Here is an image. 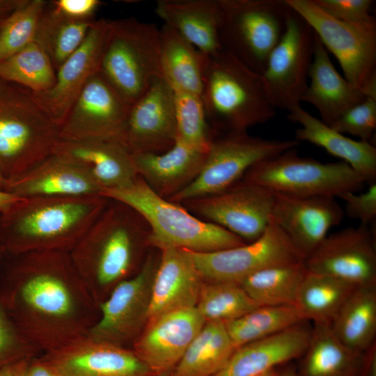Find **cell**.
<instances>
[{
    "label": "cell",
    "instance_id": "6da1fadb",
    "mask_svg": "<svg viewBox=\"0 0 376 376\" xmlns=\"http://www.w3.org/2000/svg\"><path fill=\"white\" fill-rule=\"evenodd\" d=\"M109 202L101 195L22 198L0 214V236L18 251L75 246Z\"/></svg>",
    "mask_w": 376,
    "mask_h": 376
},
{
    "label": "cell",
    "instance_id": "7a4b0ae2",
    "mask_svg": "<svg viewBox=\"0 0 376 376\" xmlns=\"http://www.w3.org/2000/svg\"><path fill=\"white\" fill-rule=\"evenodd\" d=\"M201 97L217 134L246 132L276 113L261 75L223 49L208 56Z\"/></svg>",
    "mask_w": 376,
    "mask_h": 376
},
{
    "label": "cell",
    "instance_id": "3957f363",
    "mask_svg": "<svg viewBox=\"0 0 376 376\" xmlns=\"http://www.w3.org/2000/svg\"><path fill=\"white\" fill-rule=\"evenodd\" d=\"M100 195L136 211L150 228V244L159 249L172 247L203 253L245 243L225 228L198 219L177 203L157 195L139 177L128 186L103 189Z\"/></svg>",
    "mask_w": 376,
    "mask_h": 376
},
{
    "label": "cell",
    "instance_id": "277c9868",
    "mask_svg": "<svg viewBox=\"0 0 376 376\" xmlns=\"http://www.w3.org/2000/svg\"><path fill=\"white\" fill-rule=\"evenodd\" d=\"M60 127L28 89L0 79V171L8 182L52 155Z\"/></svg>",
    "mask_w": 376,
    "mask_h": 376
},
{
    "label": "cell",
    "instance_id": "5b68a950",
    "mask_svg": "<svg viewBox=\"0 0 376 376\" xmlns=\"http://www.w3.org/2000/svg\"><path fill=\"white\" fill-rule=\"evenodd\" d=\"M99 72L130 107L164 78L159 29L134 17L109 20Z\"/></svg>",
    "mask_w": 376,
    "mask_h": 376
},
{
    "label": "cell",
    "instance_id": "8992f818",
    "mask_svg": "<svg viewBox=\"0 0 376 376\" xmlns=\"http://www.w3.org/2000/svg\"><path fill=\"white\" fill-rule=\"evenodd\" d=\"M150 230L145 219L130 206L110 200L75 245V260L93 271L102 285L126 275L134 263L137 246L150 244Z\"/></svg>",
    "mask_w": 376,
    "mask_h": 376
},
{
    "label": "cell",
    "instance_id": "52a82bcc",
    "mask_svg": "<svg viewBox=\"0 0 376 376\" xmlns=\"http://www.w3.org/2000/svg\"><path fill=\"white\" fill-rule=\"evenodd\" d=\"M219 5L221 49L261 74L292 8L285 0H219Z\"/></svg>",
    "mask_w": 376,
    "mask_h": 376
},
{
    "label": "cell",
    "instance_id": "ba28073f",
    "mask_svg": "<svg viewBox=\"0 0 376 376\" xmlns=\"http://www.w3.org/2000/svg\"><path fill=\"white\" fill-rule=\"evenodd\" d=\"M241 180L274 193L334 198L347 192H357L365 183L346 162L322 163L299 157L296 148L260 161L250 168Z\"/></svg>",
    "mask_w": 376,
    "mask_h": 376
},
{
    "label": "cell",
    "instance_id": "9c48e42d",
    "mask_svg": "<svg viewBox=\"0 0 376 376\" xmlns=\"http://www.w3.org/2000/svg\"><path fill=\"white\" fill-rule=\"evenodd\" d=\"M295 139H265L246 132L217 134L205 152L201 169L185 188L169 201H185L221 192L240 181L257 163L297 148Z\"/></svg>",
    "mask_w": 376,
    "mask_h": 376
},
{
    "label": "cell",
    "instance_id": "30bf717a",
    "mask_svg": "<svg viewBox=\"0 0 376 376\" xmlns=\"http://www.w3.org/2000/svg\"><path fill=\"white\" fill-rule=\"evenodd\" d=\"M310 26L327 51L336 58L344 77L365 92L376 79V19L349 23L335 19L313 0H285Z\"/></svg>",
    "mask_w": 376,
    "mask_h": 376
},
{
    "label": "cell",
    "instance_id": "8fae6325",
    "mask_svg": "<svg viewBox=\"0 0 376 376\" xmlns=\"http://www.w3.org/2000/svg\"><path fill=\"white\" fill-rule=\"evenodd\" d=\"M313 48L314 32L292 9L285 31L260 74L267 97L275 109L290 112L300 106L308 84Z\"/></svg>",
    "mask_w": 376,
    "mask_h": 376
},
{
    "label": "cell",
    "instance_id": "7c38bea8",
    "mask_svg": "<svg viewBox=\"0 0 376 376\" xmlns=\"http://www.w3.org/2000/svg\"><path fill=\"white\" fill-rule=\"evenodd\" d=\"M203 281L240 283L251 274L271 266L304 262V257L270 219L264 233L253 242L212 252L184 249Z\"/></svg>",
    "mask_w": 376,
    "mask_h": 376
},
{
    "label": "cell",
    "instance_id": "4fadbf2b",
    "mask_svg": "<svg viewBox=\"0 0 376 376\" xmlns=\"http://www.w3.org/2000/svg\"><path fill=\"white\" fill-rule=\"evenodd\" d=\"M274 198L271 190L240 180L221 192L181 203L203 220L251 242L264 233L270 223Z\"/></svg>",
    "mask_w": 376,
    "mask_h": 376
},
{
    "label": "cell",
    "instance_id": "5bb4252c",
    "mask_svg": "<svg viewBox=\"0 0 376 376\" xmlns=\"http://www.w3.org/2000/svg\"><path fill=\"white\" fill-rule=\"evenodd\" d=\"M304 264L308 272L356 287L376 285L375 225L360 224L327 235Z\"/></svg>",
    "mask_w": 376,
    "mask_h": 376
},
{
    "label": "cell",
    "instance_id": "9a60e30c",
    "mask_svg": "<svg viewBox=\"0 0 376 376\" xmlns=\"http://www.w3.org/2000/svg\"><path fill=\"white\" fill-rule=\"evenodd\" d=\"M130 108L98 71L88 80L61 124L60 139H106L124 143Z\"/></svg>",
    "mask_w": 376,
    "mask_h": 376
},
{
    "label": "cell",
    "instance_id": "2e32d148",
    "mask_svg": "<svg viewBox=\"0 0 376 376\" xmlns=\"http://www.w3.org/2000/svg\"><path fill=\"white\" fill-rule=\"evenodd\" d=\"M176 139L173 91L164 78H159L130 106L123 141L132 155L162 153Z\"/></svg>",
    "mask_w": 376,
    "mask_h": 376
},
{
    "label": "cell",
    "instance_id": "e0dca14e",
    "mask_svg": "<svg viewBox=\"0 0 376 376\" xmlns=\"http://www.w3.org/2000/svg\"><path fill=\"white\" fill-rule=\"evenodd\" d=\"M344 214L334 197L274 193L270 219L305 259Z\"/></svg>",
    "mask_w": 376,
    "mask_h": 376
},
{
    "label": "cell",
    "instance_id": "ac0fdd59",
    "mask_svg": "<svg viewBox=\"0 0 376 376\" xmlns=\"http://www.w3.org/2000/svg\"><path fill=\"white\" fill-rule=\"evenodd\" d=\"M109 20H95L79 47L58 68L53 86L33 97L61 127L90 77L99 71Z\"/></svg>",
    "mask_w": 376,
    "mask_h": 376
},
{
    "label": "cell",
    "instance_id": "d6986e66",
    "mask_svg": "<svg viewBox=\"0 0 376 376\" xmlns=\"http://www.w3.org/2000/svg\"><path fill=\"white\" fill-rule=\"evenodd\" d=\"M158 263L148 256L139 273L118 283L102 304L101 318L92 331L97 343L111 344L124 340L147 321L150 288Z\"/></svg>",
    "mask_w": 376,
    "mask_h": 376
},
{
    "label": "cell",
    "instance_id": "ffe728a7",
    "mask_svg": "<svg viewBox=\"0 0 376 376\" xmlns=\"http://www.w3.org/2000/svg\"><path fill=\"white\" fill-rule=\"evenodd\" d=\"M205 322L196 307L161 315L148 322L134 352L157 376L169 375Z\"/></svg>",
    "mask_w": 376,
    "mask_h": 376
},
{
    "label": "cell",
    "instance_id": "44dd1931",
    "mask_svg": "<svg viewBox=\"0 0 376 376\" xmlns=\"http://www.w3.org/2000/svg\"><path fill=\"white\" fill-rule=\"evenodd\" d=\"M52 155L83 169L102 190L128 186L139 178L132 154L118 141L60 139Z\"/></svg>",
    "mask_w": 376,
    "mask_h": 376
},
{
    "label": "cell",
    "instance_id": "7402d4cb",
    "mask_svg": "<svg viewBox=\"0 0 376 376\" xmlns=\"http://www.w3.org/2000/svg\"><path fill=\"white\" fill-rule=\"evenodd\" d=\"M150 295L147 322L182 308L196 307L203 279L184 249H160Z\"/></svg>",
    "mask_w": 376,
    "mask_h": 376
},
{
    "label": "cell",
    "instance_id": "603a6c76",
    "mask_svg": "<svg viewBox=\"0 0 376 376\" xmlns=\"http://www.w3.org/2000/svg\"><path fill=\"white\" fill-rule=\"evenodd\" d=\"M306 322L238 347L214 376H258L299 359L311 334Z\"/></svg>",
    "mask_w": 376,
    "mask_h": 376
},
{
    "label": "cell",
    "instance_id": "cb8c5ba5",
    "mask_svg": "<svg viewBox=\"0 0 376 376\" xmlns=\"http://www.w3.org/2000/svg\"><path fill=\"white\" fill-rule=\"evenodd\" d=\"M310 79L301 102L318 111L321 120L331 126L345 111L360 102L366 93L354 87L334 66L329 52L314 33Z\"/></svg>",
    "mask_w": 376,
    "mask_h": 376
},
{
    "label": "cell",
    "instance_id": "d4e9b609",
    "mask_svg": "<svg viewBox=\"0 0 376 376\" xmlns=\"http://www.w3.org/2000/svg\"><path fill=\"white\" fill-rule=\"evenodd\" d=\"M205 152L176 139L162 153L132 155L138 176L157 195L169 198L190 184L198 174Z\"/></svg>",
    "mask_w": 376,
    "mask_h": 376
},
{
    "label": "cell",
    "instance_id": "484cf974",
    "mask_svg": "<svg viewBox=\"0 0 376 376\" xmlns=\"http://www.w3.org/2000/svg\"><path fill=\"white\" fill-rule=\"evenodd\" d=\"M102 190L83 169L54 155L8 182L6 189L19 198L100 195Z\"/></svg>",
    "mask_w": 376,
    "mask_h": 376
},
{
    "label": "cell",
    "instance_id": "4316f807",
    "mask_svg": "<svg viewBox=\"0 0 376 376\" xmlns=\"http://www.w3.org/2000/svg\"><path fill=\"white\" fill-rule=\"evenodd\" d=\"M60 376H157L135 352L99 343L45 360Z\"/></svg>",
    "mask_w": 376,
    "mask_h": 376
},
{
    "label": "cell",
    "instance_id": "83f0119b",
    "mask_svg": "<svg viewBox=\"0 0 376 376\" xmlns=\"http://www.w3.org/2000/svg\"><path fill=\"white\" fill-rule=\"evenodd\" d=\"M287 117L301 125L295 131V140L323 148L348 164L365 182H376V148L373 143L345 136L313 116L301 105L290 111Z\"/></svg>",
    "mask_w": 376,
    "mask_h": 376
},
{
    "label": "cell",
    "instance_id": "f1b7e54d",
    "mask_svg": "<svg viewBox=\"0 0 376 376\" xmlns=\"http://www.w3.org/2000/svg\"><path fill=\"white\" fill-rule=\"evenodd\" d=\"M157 15L207 55L221 49L219 0H159Z\"/></svg>",
    "mask_w": 376,
    "mask_h": 376
},
{
    "label": "cell",
    "instance_id": "f546056e",
    "mask_svg": "<svg viewBox=\"0 0 376 376\" xmlns=\"http://www.w3.org/2000/svg\"><path fill=\"white\" fill-rule=\"evenodd\" d=\"M363 356L343 345L329 324L313 323L297 373L298 376H358Z\"/></svg>",
    "mask_w": 376,
    "mask_h": 376
},
{
    "label": "cell",
    "instance_id": "4dcf8cb0",
    "mask_svg": "<svg viewBox=\"0 0 376 376\" xmlns=\"http://www.w3.org/2000/svg\"><path fill=\"white\" fill-rule=\"evenodd\" d=\"M159 54L164 79L171 88L201 95L209 55L166 24L159 29Z\"/></svg>",
    "mask_w": 376,
    "mask_h": 376
},
{
    "label": "cell",
    "instance_id": "1f68e13d",
    "mask_svg": "<svg viewBox=\"0 0 376 376\" xmlns=\"http://www.w3.org/2000/svg\"><path fill=\"white\" fill-rule=\"evenodd\" d=\"M330 325L347 347L361 354L368 350L375 343L376 285L357 287Z\"/></svg>",
    "mask_w": 376,
    "mask_h": 376
},
{
    "label": "cell",
    "instance_id": "d6a6232c",
    "mask_svg": "<svg viewBox=\"0 0 376 376\" xmlns=\"http://www.w3.org/2000/svg\"><path fill=\"white\" fill-rule=\"evenodd\" d=\"M236 348L224 322H206L170 376H214Z\"/></svg>",
    "mask_w": 376,
    "mask_h": 376
},
{
    "label": "cell",
    "instance_id": "836d02e7",
    "mask_svg": "<svg viewBox=\"0 0 376 376\" xmlns=\"http://www.w3.org/2000/svg\"><path fill=\"white\" fill-rule=\"evenodd\" d=\"M57 258L33 257L32 272L22 286L21 296L32 308L45 315L61 317L72 309V299L68 287L54 268Z\"/></svg>",
    "mask_w": 376,
    "mask_h": 376
},
{
    "label": "cell",
    "instance_id": "e575fe53",
    "mask_svg": "<svg viewBox=\"0 0 376 376\" xmlns=\"http://www.w3.org/2000/svg\"><path fill=\"white\" fill-rule=\"evenodd\" d=\"M356 288L337 278L306 270L295 304L307 321L331 324Z\"/></svg>",
    "mask_w": 376,
    "mask_h": 376
},
{
    "label": "cell",
    "instance_id": "d590c367",
    "mask_svg": "<svg viewBox=\"0 0 376 376\" xmlns=\"http://www.w3.org/2000/svg\"><path fill=\"white\" fill-rule=\"evenodd\" d=\"M304 262L260 269L239 284L258 306L295 304L306 274Z\"/></svg>",
    "mask_w": 376,
    "mask_h": 376
},
{
    "label": "cell",
    "instance_id": "8d00e7d4",
    "mask_svg": "<svg viewBox=\"0 0 376 376\" xmlns=\"http://www.w3.org/2000/svg\"><path fill=\"white\" fill-rule=\"evenodd\" d=\"M307 321L296 304L260 306L225 323L235 348Z\"/></svg>",
    "mask_w": 376,
    "mask_h": 376
},
{
    "label": "cell",
    "instance_id": "74e56055",
    "mask_svg": "<svg viewBox=\"0 0 376 376\" xmlns=\"http://www.w3.org/2000/svg\"><path fill=\"white\" fill-rule=\"evenodd\" d=\"M94 21L67 18L55 12L47 3L35 42L47 54L56 72L82 44Z\"/></svg>",
    "mask_w": 376,
    "mask_h": 376
},
{
    "label": "cell",
    "instance_id": "f35d334b",
    "mask_svg": "<svg viewBox=\"0 0 376 376\" xmlns=\"http://www.w3.org/2000/svg\"><path fill=\"white\" fill-rule=\"evenodd\" d=\"M56 73L50 58L35 41L0 61V79L31 93L50 89L56 81Z\"/></svg>",
    "mask_w": 376,
    "mask_h": 376
},
{
    "label": "cell",
    "instance_id": "ab89813d",
    "mask_svg": "<svg viewBox=\"0 0 376 376\" xmlns=\"http://www.w3.org/2000/svg\"><path fill=\"white\" fill-rule=\"evenodd\" d=\"M258 306L238 283H203L196 308L205 322H227Z\"/></svg>",
    "mask_w": 376,
    "mask_h": 376
},
{
    "label": "cell",
    "instance_id": "60d3db41",
    "mask_svg": "<svg viewBox=\"0 0 376 376\" xmlns=\"http://www.w3.org/2000/svg\"><path fill=\"white\" fill-rule=\"evenodd\" d=\"M173 91L177 139L205 152L217 133L207 121L201 95L180 89L173 88Z\"/></svg>",
    "mask_w": 376,
    "mask_h": 376
},
{
    "label": "cell",
    "instance_id": "b9f144b4",
    "mask_svg": "<svg viewBox=\"0 0 376 376\" xmlns=\"http://www.w3.org/2000/svg\"><path fill=\"white\" fill-rule=\"evenodd\" d=\"M47 5L44 0H24L0 22V61L35 41Z\"/></svg>",
    "mask_w": 376,
    "mask_h": 376
},
{
    "label": "cell",
    "instance_id": "7bdbcfd3",
    "mask_svg": "<svg viewBox=\"0 0 376 376\" xmlns=\"http://www.w3.org/2000/svg\"><path fill=\"white\" fill-rule=\"evenodd\" d=\"M365 92L364 98L345 111L330 127L341 134L370 142L376 128V79Z\"/></svg>",
    "mask_w": 376,
    "mask_h": 376
},
{
    "label": "cell",
    "instance_id": "ee69618b",
    "mask_svg": "<svg viewBox=\"0 0 376 376\" xmlns=\"http://www.w3.org/2000/svg\"><path fill=\"white\" fill-rule=\"evenodd\" d=\"M332 18L349 23H365L375 18L370 15L372 0H313Z\"/></svg>",
    "mask_w": 376,
    "mask_h": 376
},
{
    "label": "cell",
    "instance_id": "f6af8a7d",
    "mask_svg": "<svg viewBox=\"0 0 376 376\" xmlns=\"http://www.w3.org/2000/svg\"><path fill=\"white\" fill-rule=\"evenodd\" d=\"M345 202L344 213L360 221L361 224H373L376 218V182L369 184L363 193L347 192L340 197Z\"/></svg>",
    "mask_w": 376,
    "mask_h": 376
},
{
    "label": "cell",
    "instance_id": "bcb514c9",
    "mask_svg": "<svg viewBox=\"0 0 376 376\" xmlns=\"http://www.w3.org/2000/svg\"><path fill=\"white\" fill-rule=\"evenodd\" d=\"M50 7L58 14L74 20L91 21L102 1L99 0H54Z\"/></svg>",
    "mask_w": 376,
    "mask_h": 376
},
{
    "label": "cell",
    "instance_id": "7dc6e473",
    "mask_svg": "<svg viewBox=\"0 0 376 376\" xmlns=\"http://www.w3.org/2000/svg\"><path fill=\"white\" fill-rule=\"evenodd\" d=\"M14 332L0 306V367L20 361Z\"/></svg>",
    "mask_w": 376,
    "mask_h": 376
},
{
    "label": "cell",
    "instance_id": "c3c4849f",
    "mask_svg": "<svg viewBox=\"0 0 376 376\" xmlns=\"http://www.w3.org/2000/svg\"><path fill=\"white\" fill-rule=\"evenodd\" d=\"M19 376H60L49 363L45 361L26 362Z\"/></svg>",
    "mask_w": 376,
    "mask_h": 376
},
{
    "label": "cell",
    "instance_id": "681fc988",
    "mask_svg": "<svg viewBox=\"0 0 376 376\" xmlns=\"http://www.w3.org/2000/svg\"><path fill=\"white\" fill-rule=\"evenodd\" d=\"M358 376H376L375 343L364 352L363 363Z\"/></svg>",
    "mask_w": 376,
    "mask_h": 376
},
{
    "label": "cell",
    "instance_id": "f907efd6",
    "mask_svg": "<svg viewBox=\"0 0 376 376\" xmlns=\"http://www.w3.org/2000/svg\"><path fill=\"white\" fill-rule=\"evenodd\" d=\"M22 198L10 192L0 190V214L6 212Z\"/></svg>",
    "mask_w": 376,
    "mask_h": 376
},
{
    "label": "cell",
    "instance_id": "816d5d0a",
    "mask_svg": "<svg viewBox=\"0 0 376 376\" xmlns=\"http://www.w3.org/2000/svg\"><path fill=\"white\" fill-rule=\"evenodd\" d=\"M24 0H0V22L13 13Z\"/></svg>",
    "mask_w": 376,
    "mask_h": 376
},
{
    "label": "cell",
    "instance_id": "f5cc1de1",
    "mask_svg": "<svg viewBox=\"0 0 376 376\" xmlns=\"http://www.w3.org/2000/svg\"><path fill=\"white\" fill-rule=\"evenodd\" d=\"M26 362L20 360L0 367V376H19Z\"/></svg>",
    "mask_w": 376,
    "mask_h": 376
},
{
    "label": "cell",
    "instance_id": "db71d44e",
    "mask_svg": "<svg viewBox=\"0 0 376 376\" xmlns=\"http://www.w3.org/2000/svg\"><path fill=\"white\" fill-rule=\"evenodd\" d=\"M280 368H275L274 376H298L296 367L293 364L285 363Z\"/></svg>",
    "mask_w": 376,
    "mask_h": 376
},
{
    "label": "cell",
    "instance_id": "11a10c76",
    "mask_svg": "<svg viewBox=\"0 0 376 376\" xmlns=\"http://www.w3.org/2000/svg\"><path fill=\"white\" fill-rule=\"evenodd\" d=\"M8 182V180L3 176L0 171V190L6 191Z\"/></svg>",
    "mask_w": 376,
    "mask_h": 376
},
{
    "label": "cell",
    "instance_id": "9f6ffc18",
    "mask_svg": "<svg viewBox=\"0 0 376 376\" xmlns=\"http://www.w3.org/2000/svg\"><path fill=\"white\" fill-rule=\"evenodd\" d=\"M274 372H275V368L274 369H272V370H270L265 373H263L260 375H258V376H274Z\"/></svg>",
    "mask_w": 376,
    "mask_h": 376
},
{
    "label": "cell",
    "instance_id": "6f0895ef",
    "mask_svg": "<svg viewBox=\"0 0 376 376\" xmlns=\"http://www.w3.org/2000/svg\"><path fill=\"white\" fill-rule=\"evenodd\" d=\"M164 376H170V375L169 374V375H164Z\"/></svg>",
    "mask_w": 376,
    "mask_h": 376
}]
</instances>
